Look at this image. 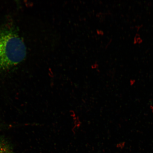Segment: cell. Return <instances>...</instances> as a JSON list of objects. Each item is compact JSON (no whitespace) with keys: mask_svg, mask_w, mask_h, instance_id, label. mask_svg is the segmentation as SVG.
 Listing matches in <instances>:
<instances>
[{"mask_svg":"<svg viewBox=\"0 0 153 153\" xmlns=\"http://www.w3.org/2000/svg\"><path fill=\"white\" fill-rule=\"evenodd\" d=\"M25 45L16 28L0 25V72L11 70L26 56Z\"/></svg>","mask_w":153,"mask_h":153,"instance_id":"obj_1","label":"cell"},{"mask_svg":"<svg viewBox=\"0 0 153 153\" xmlns=\"http://www.w3.org/2000/svg\"><path fill=\"white\" fill-rule=\"evenodd\" d=\"M9 143L3 137H0V152Z\"/></svg>","mask_w":153,"mask_h":153,"instance_id":"obj_2","label":"cell"},{"mask_svg":"<svg viewBox=\"0 0 153 153\" xmlns=\"http://www.w3.org/2000/svg\"><path fill=\"white\" fill-rule=\"evenodd\" d=\"M0 153H14V152H13L12 149L9 143L0 152Z\"/></svg>","mask_w":153,"mask_h":153,"instance_id":"obj_3","label":"cell"}]
</instances>
